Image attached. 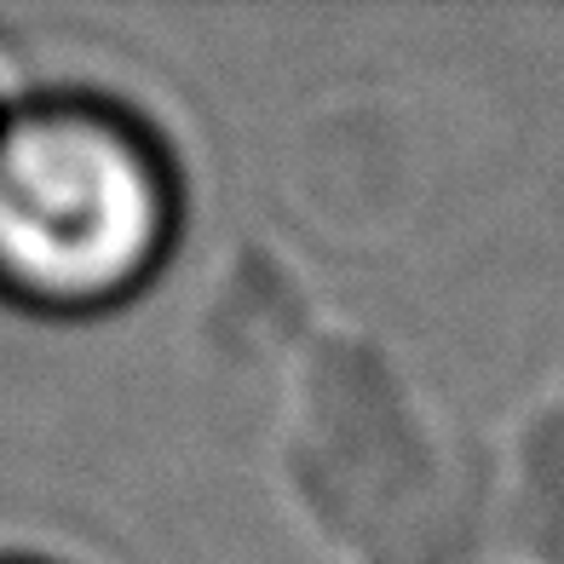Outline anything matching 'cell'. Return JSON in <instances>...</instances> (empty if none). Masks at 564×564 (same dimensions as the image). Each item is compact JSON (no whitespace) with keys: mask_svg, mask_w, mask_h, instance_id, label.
I'll return each instance as SVG.
<instances>
[{"mask_svg":"<svg viewBox=\"0 0 564 564\" xmlns=\"http://www.w3.org/2000/svg\"><path fill=\"white\" fill-rule=\"evenodd\" d=\"M185 230V173L144 110L98 87L0 105V305L93 323L156 282Z\"/></svg>","mask_w":564,"mask_h":564,"instance_id":"cell-1","label":"cell"},{"mask_svg":"<svg viewBox=\"0 0 564 564\" xmlns=\"http://www.w3.org/2000/svg\"><path fill=\"white\" fill-rule=\"evenodd\" d=\"M0 564H58V558H41V553H0Z\"/></svg>","mask_w":564,"mask_h":564,"instance_id":"cell-2","label":"cell"}]
</instances>
